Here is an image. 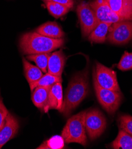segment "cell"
Returning <instances> with one entry per match:
<instances>
[{
  "instance_id": "obj_13",
  "label": "cell",
  "mask_w": 132,
  "mask_h": 149,
  "mask_svg": "<svg viewBox=\"0 0 132 149\" xmlns=\"http://www.w3.org/2000/svg\"><path fill=\"white\" fill-rule=\"evenodd\" d=\"M66 57L62 50L51 54L48 64V72L53 75L61 77L66 64Z\"/></svg>"
},
{
  "instance_id": "obj_10",
  "label": "cell",
  "mask_w": 132,
  "mask_h": 149,
  "mask_svg": "<svg viewBox=\"0 0 132 149\" xmlns=\"http://www.w3.org/2000/svg\"><path fill=\"white\" fill-rule=\"evenodd\" d=\"M63 100L61 83H56L50 88L48 102L43 111L45 112H48L50 109H55L60 111L63 107Z\"/></svg>"
},
{
  "instance_id": "obj_19",
  "label": "cell",
  "mask_w": 132,
  "mask_h": 149,
  "mask_svg": "<svg viewBox=\"0 0 132 149\" xmlns=\"http://www.w3.org/2000/svg\"><path fill=\"white\" fill-rule=\"evenodd\" d=\"M62 81L63 80L61 77L53 75V74L47 72L45 75H43V76L37 81L29 84V86H30L31 91L33 92L34 89L37 87L51 86L56 83H62Z\"/></svg>"
},
{
  "instance_id": "obj_20",
  "label": "cell",
  "mask_w": 132,
  "mask_h": 149,
  "mask_svg": "<svg viewBox=\"0 0 132 149\" xmlns=\"http://www.w3.org/2000/svg\"><path fill=\"white\" fill-rule=\"evenodd\" d=\"M51 54V52L31 54L27 55L26 58L29 60L35 63L37 67H38L43 72L47 73L48 72V60Z\"/></svg>"
},
{
  "instance_id": "obj_21",
  "label": "cell",
  "mask_w": 132,
  "mask_h": 149,
  "mask_svg": "<svg viewBox=\"0 0 132 149\" xmlns=\"http://www.w3.org/2000/svg\"><path fill=\"white\" fill-rule=\"evenodd\" d=\"M45 3L49 13L55 18H59L66 14L70 10L67 6L52 1H45Z\"/></svg>"
},
{
  "instance_id": "obj_4",
  "label": "cell",
  "mask_w": 132,
  "mask_h": 149,
  "mask_svg": "<svg viewBox=\"0 0 132 149\" xmlns=\"http://www.w3.org/2000/svg\"><path fill=\"white\" fill-rule=\"evenodd\" d=\"M85 125L88 137L94 140L100 137L106 129L107 120L104 114L98 109L86 111Z\"/></svg>"
},
{
  "instance_id": "obj_7",
  "label": "cell",
  "mask_w": 132,
  "mask_h": 149,
  "mask_svg": "<svg viewBox=\"0 0 132 149\" xmlns=\"http://www.w3.org/2000/svg\"><path fill=\"white\" fill-rule=\"evenodd\" d=\"M83 37H88L99 23L96 14L89 3H79L76 8Z\"/></svg>"
},
{
  "instance_id": "obj_14",
  "label": "cell",
  "mask_w": 132,
  "mask_h": 149,
  "mask_svg": "<svg viewBox=\"0 0 132 149\" xmlns=\"http://www.w3.org/2000/svg\"><path fill=\"white\" fill-rule=\"evenodd\" d=\"M37 33L48 38L53 39L63 38L65 33L61 27L56 22H47L38 27L36 31Z\"/></svg>"
},
{
  "instance_id": "obj_23",
  "label": "cell",
  "mask_w": 132,
  "mask_h": 149,
  "mask_svg": "<svg viewBox=\"0 0 132 149\" xmlns=\"http://www.w3.org/2000/svg\"><path fill=\"white\" fill-rule=\"evenodd\" d=\"M119 128L132 136V116L129 115H121L119 118Z\"/></svg>"
},
{
  "instance_id": "obj_11",
  "label": "cell",
  "mask_w": 132,
  "mask_h": 149,
  "mask_svg": "<svg viewBox=\"0 0 132 149\" xmlns=\"http://www.w3.org/2000/svg\"><path fill=\"white\" fill-rule=\"evenodd\" d=\"M19 128V124L17 120L9 113L5 125L0 130V148L16 135Z\"/></svg>"
},
{
  "instance_id": "obj_17",
  "label": "cell",
  "mask_w": 132,
  "mask_h": 149,
  "mask_svg": "<svg viewBox=\"0 0 132 149\" xmlns=\"http://www.w3.org/2000/svg\"><path fill=\"white\" fill-rule=\"evenodd\" d=\"M23 65L24 75L29 84L37 81L43 76L41 70L38 67L31 64L25 58H23Z\"/></svg>"
},
{
  "instance_id": "obj_2",
  "label": "cell",
  "mask_w": 132,
  "mask_h": 149,
  "mask_svg": "<svg viewBox=\"0 0 132 149\" xmlns=\"http://www.w3.org/2000/svg\"><path fill=\"white\" fill-rule=\"evenodd\" d=\"M65 40L63 38L53 39L43 36L36 32L23 34L19 40V47L26 55L50 53L61 47Z\"/></svg>"
},
{
  "instance_id": "obj_9",
  "label": "cell",
  "mask_w": 132,
  "mask_h": 149,
  "mask_svg": "<svg viewBox=\"0 0 132 149\" xmlns=\"http://www.w3.org/2000/svg\"><path fill=\"white\" fill-rule=\"evenodd\" d=\"M89 4L94 11L99 23L112 24L124 20L111 10L106 0H93Z\"/></svg>"
},
{
  "instance_id": "obj_3",
  "label": "cell",
  "mask_w": 132,
  "mask_h": 149,
  "mask_svg": "<svg viewBox=\"0 0 132 149\" xmlns=\"http://www.w3.org/2000/svg\"><path fill=\"white\" fill-rule=\"evenodd\" d=\"M86 111H82L70 118L64 126L61 136L67 144L76 143L85 146L87 143L85 118Z\"/></svg>"
},
{
  "instance_id": "obj_8",
  "label": "cell",
  "mask_w": 132,
  "mask_h": 149,
  "mask_svg": "<svg viewBox=\"0 0 132 149\" xmlns=\"http://www.w3.org/2000/svg\"><path fill=\"white\" fill-rule=\"evenodd\" d=\"M107 40L114 45H124L132 39V20H124L112 23Z\"/></svg>"
},
{
  "instance_id": "obj_16",
  "label": "cell",
  "mask_w": 132,
  "mask_h": 149,
  "mask_svg": "<svg viewBox=\"0 0 132 149\" xmlns=\"http://www.w3.org/2000/svg\"><path fill=\"white\" fill-rule=\"evenodd\" d=\"M111 24V23L100 22L88 36V39L92 42L96 43H104L107 40V34Z\"/></svg>"
},
{
  "instance_id": "obj_25",
  "label": "cell",
  "mask_w": 132,
  "mask_h": 149,
  "mask_svg": "<svg viewBox=\"0 0 132 149\" xmlns=\"http://www.w3.org/2000/svg\"><path fill=\"white\" fill-rule=\"evenodd\" d=\"M8 113L9 112L4 105L3 103V99L1 97V92H0V130L5 125Z\"/></svg>"
},
{
  "instance_id": "obj_26",
  "label": "cell",
  "mask_w": 132,
  "mask_h": 149,
  "mask_svg": "<svg viewBox=\"0 0 132 149\" xmlns=\"http://www.w3.org/2000/svg\"><path fill=\"white\" fill-rule=\"evenodd\" d=\"M42 1H52L56 3L60 4L68 7L70 9L73 7L75 4V0H42Z\"/></svg>"
},
{
  "instance_id": "obj_18",
  "label": "cell",
  "mask_w": 132,
  "mask_h": 149,
  "mask_svg": "<svg viewBox=\"0 0 132 149\" xmlns=\"http://www.w3.org/2000/svg\"><path fill=\"white\" fill-rule=\"evenodd\" d=\"M111 147L114 149H132V136L120 129L116 139L111 143Z\"/></svg>"
},
{
  "instance_id": "obj_22",
  "label": "cell",
  "mask_w": 132,
  "mask_h": 149,
  "mask_svg": "<svg viewBox=\"0 0 132 149\" xmlns=\"http://www.w3.org/2000/svg\"><path fill=\"white\" fill-rule=\"evenodd\" d=\"M64 140L62 136H54L44 141L38 148V149H61L64 147Z\"/></svg>"
},
{
  "instance_id": "obj_5",
  "label": "cell",
  "mask_w": 132,
  "mask_h": 149,
  "mask_svg": "<svg viewBox=\"0 0 132 149\" xmlns=\"http://www.w3.org/2000/svg\"><path fill=\"white\" fill-rule=\"evenodd\" d=\"M94 86L96 97L101 105L110 115H113L119 108L123 99L121 92H117L99 87L95 81Z\"/></svg>"
},
{
  "instance_id": "obj_12",
  "label": "cell",
  "mask_w": 132,
  "mask_h": 149,
  "mask_svg": "<svg viewBox=\"0 0 132 149\" xmlns=\"http://www.w3.org/2000/svg\"><path fill=\"white\" fill-rule=\"evenodd\" d=\"M111 10L124 20H132V0H106Z\"/></svg>"
},
{
  "instance_id": "obj_24",
  "label": "cell",
  "mask_w": 132,
  "mask_h": 149,
  "mask_svg": "<svg viewBox=\"0 0 132 149\" xmlns=\"http://www.w3.org/2000/svg\"><path fill=\"white\" fill-rule=\"evenodd\" d=\"M117 67L122 71L132 70V52L126 51L117 65Z\"/></svg>"
},
{
  "instance_id": "obj_6",
  "label": "cell",
  "mask_w": 132,
  "mask_h": 149,
  "mask_svg": "<svg viewBox=\"0 0 132 149\" xmlns=\"http://www.w3.org/2000/svg\"><path fill=\"white\" fill-rule=\"evenodd\" d=\"M93 80L102 88L121 92L116 72L98 62L96 63L93 70Z\"/></svg>"
},
{
  "instance_id": "obj_15",
  "label": "cell",
  "mask_w": 132,
  "mask_h": 149,
  "mask_svg": "<svg viewBox=\"0 0 132 149\" xmlns=\"http://www.w3.org/2000/svg\"><path fill=\"white\" fill-rule=\"evenodd\" d=\"M51 86H40L34 89L32 95V100L36 107L41 109L45 108L48 102L49 92Z\"/></svg>"
},
{
  "instance_id": "obj_1",
  "label": "cell",
  "mask_w": 132,
  "mask_h": 149,
  "mask_svg": "<svg viewBox=\"0 0 132 149\" xmlns=\"http://www.w3.org/2000/svg\"><path fill=\"white\" fill-rule=\"evenodd\" d=\"M89 71L86 67L76 73L70 80L66 89L63 107L60 112L65 116L77 108L89 93Z\"/></svg>"
}]
</instances>
